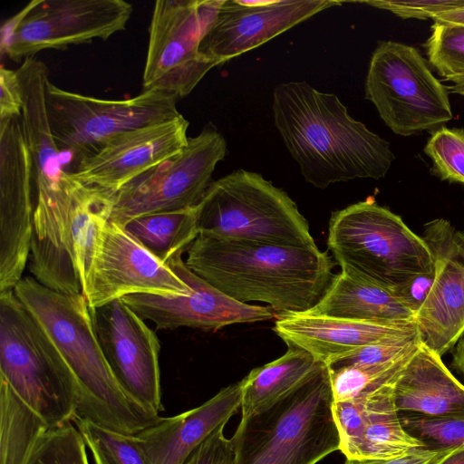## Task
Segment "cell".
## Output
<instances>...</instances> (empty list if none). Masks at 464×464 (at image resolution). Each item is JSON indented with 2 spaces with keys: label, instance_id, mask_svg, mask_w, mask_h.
Here are the masks:
<instances>
[{
  "label": "cell",
  "instance_id": "1",
  "mask_svg": "<svg viewBox=\"0 0 464 464\" xmlns=\"http://www.w3.org/2000/svg\"><path fill=\"white\" fill-rule=\"evenodd\" d=\"M272 112L301 175L317 188L355 179H380L395 159L390 143L353 118L337 95L305 81L277 84Z\"/></svg>",
  "mask_w": 464,
  "mask_h": 464
},
{
  "label": "cell",
  "instance_id": "2",
  "mask_svg": "<svg viewBox=\"0 0 464 464\" xmlns=\"http://www.w3.org/2000/svg\"><path fill=\"white\" fill-rule=\"evenodd\" d=\"M14 292L37 321L70 372L74 419H83L129 435L161 420L121 388L97 339L85 296L64 295L23 277ZM73 419V420H74Z\"/></svg>",
  "mask_w": 464,
  "mask_h": 464
},
{
  "label": "cell",
  "instance_id": "3",
  "mask_svg": "<svg viewBox=\"0 0 464 464\" xmlns=\"http://www.w3.org/2000/svg\"><path fill=\"white\" fill-rule=\"evenodd\" d=\"M187 266L240 303L263 302L277 317L306 313L325 294L334 263L318 247H298L198 236Z\"/></svg>",
  "mask_w": 464,
  "mask_h": 464
},
{
  "label": "cell",
  "instance_id": "4",
  "mask_svg": "<svg viewBox=\"0 0 464 464\" xmlns=\"http://www.w3.org/2000/svg\"><path fill=\"white\" fill-rule=\"evenodd\" d=\"M329 368L324 364L295 391L240 422L233 464H316L340 450Z\"/></svg>",
  "mask_w": 464,
  "mask_h": 464
},
{
  "label": "cell",
  "instance_id": "5",
  "mask_svg": "<svg viewBox=\"0 0 464 464\" xmlns=\"http://www.w3.org/2000/svg\"><path fill=\"white\" fill-rule=\"evenodd\" d=\"M195 210L198 236L317 247L295 202L256 172L238 169L212 181Z\"/></svg>",
  "mask_w": 464,
  "mask_h": 464
},
{
  "label": "cell",
  "instance_id": "6",
  "mask_svg": "<svg viewBox=\"0 0 464 464\" xmlns=\"http://www.w3.org/2000/svg\"><path fill=\"white\" fill-rule=\"evenodd\" d=\"M327 246L341 269L392 289L434 270L429 246L372 198L332 213Z\"/></svg>",
  "mask_w": 464,
  "mask_h": 464
},
{
  "label": "cell",
  "instance_id": "7",
  "mask_svg": "<svg viewBox=\"0 0 464 464\" xmlns=\"http://www.w3.org/2000/svg\"><path fill=\"white\" fill-rule=\"evenodd\" d=\"M0 380L49 429L73 420L75 406L68 368L14 290L0 292Z\"/></svg>",
  "mask_w": 464,
  "mask_h": 464
},
{
  "label": "cell",
  "instance_id": "8",
  "mask_svg": "<svg viewBox=\"0 0 464 464\" xmlns=\"http://www.w3.org/2000/svg\"><path fill=\"white\" fill-rule=\"evenodd\" d=\"M449 91L413 46L381 41L372 53L364 97L397 135L435 130L452 119Z\"/></svg>",
  "mask_w": 464,
  "mask_h": 464
},
{
  "label": "cell",
  "instance_id": "9",
  "mask_svg": "<svg viewBox=\"0 0 464 464\" xmlns=\"http://www.w3.org/2000/svg\"><path fill=\"white\" fill-rule=\"evenodd\" d=\"M179 99L160 91H142L124 100H105L63 90L50 80L46 105L52 132L71 159L70 172L82 159L96 152L112 137L181 115Z\"/></svg>",
  "mask_w": 464,
  "mask_h": 464
},
{
  "label": "cell",
  "instance_id": "10",
  "mask_svg": "<svg viewBox=\"0 0 464 464\" xmlns=\"http://www.w3.org/2000/svg\"><path fill=\"white\" fill-rule=\"evenodd\" d=\"M223 0H158L149 26L142 91H160L179 100L220 65L200 51Z\"/></svg>",
  "mask_w": 464,
  "mask_h": 464
},
{
  "label": "cell",
  "instance_id": "11",
  "mask_svg": "<svg viewBox=\"0 0 464 464\" xmlns=\"http://www.w3.org/2000/svg\"><path fill=\"white\" fill-rule=\"evenodd\" d=\"M132 12L123 0H33L3 24L1 53L22 63L44 50L107 40L125 30Z\"/></svg>",
  "mask_w": 464,
  "mask_h": 464
},
{
  "label": "cell",
  "instance_id": "12",
  "mask_svg": "<svg viewBox=\"0 0 464 464\" xmlns=\"http://www.w3.org/2000/svg\"><path fill=\"white\" fill-rule=\"evenodd\" d=\"M227 153L224 137L211 124L177 155L111 192L109 219L125 226L134 218L196 207Z\"/></svg>",
  "mask_w": 464,
  "mask_h": 464
},
{
  "label": "cell",
  "instance_id": "13",
  "mask_svg": "<svg viewBox=\"0 0 464 464\" xmlns=\"http://www.w3.org/2000/svg\"><path fill=\"white\" fill-rule=\"evenodd\" d=\"M190 287L109 216L99 223L83 274L82 295L93 310L129 295H181Z\"/></svg>",
  "mask_w": 464,
  "mask_h": 464
},
{
  "label": "cell",
  "instance_id": "14",
  "mask_svg": "<svg viewBox=\"0 0 464 464\" xmlns=\"http://www.w3.org/2000/svg\"><path fill=\"white\" fill-rule=\"evenodd\" d=\"M33 160L21 120H0V292L23 278L33 234Z\"/></svg>",
  "mask_w": 464,
  "mask_h": 464
},
{
  "label": "cell",
  "instance_id": "15",
  "mask_svg": "<svg viewBox=\"0 0 464 464\" xmlns=\"http://www.w3.org/2000/svg\"><path fill=\"white\" fill-rule=\"evenodd\" d=\"M91 311V310H90ZM94 331L110 368L124 392L144 408L160 413V341L122 299L91 311Z\"/></svg>",
  "mask_w": 464,
  "mask_h": 464
},
{
  "label": "cell",
  "instance_id": "16",
  "mask_svg": "<svg viewBox=\"0 0 464 464\" xmlns=\"http://www.w3.org/2000/svg\"><path fill=\"white\" fill-rule=\"evenodd\" d=\"M179 253L168 261L169 268L189 287L186 295L135 294L122 301L158 330L189 327L203 331L227 325L267 321L276 313L268 306L244 304L232 299L192 272Z\"/></svg>",
  "mask_w": 464,
  "mask_h": 464
},
{
  "label": "cell",
  "instance_id": "17",
  "mask_svg": "<svg viewBox=\"0 0 464 464\" xmlns=\"http://www.w3.org/2000/svg\"><path fill=\"white\" fill-rule=\"evenodd\" d=\"M423 228L436 276L415 321L423 343L442 357L464 331V230L445 218Z\"/></svg>",
  "mask_w": 464,
  "mask_h": 464
},
{
  "label": "cell",
  "instance_id": "18",
  "mask_svg": "<svg viewBox=\"0 0 464 464\" xmlns=\"http://www.w3.org/2000/svg\"><path fill=\"white\" fill-rule=\"evenodd\" d=\"M189 122L170 121L121 132L78 161L71 177L112 193L147 170L179 154L188 143Z\"/></svg>",
  "mask_w": 464,
  "mask_h": 464
},
{
  "label": "cell",
  "instance_id": "19",
  "mask_svg": "<svg viewBox=\"0 0 464 464\" xmlns=\"http://www.w3.org/2000/svg\"><path fill=\"white\" fill-rule=\"evenodd\" d=\"M342 4L331 0H223L200 51L222 64Z\"/></svg>",
  "mask_w": 464,
  "mask_h": 464
},
{
  "label": "cell",
  "instance_id": "20",
  "mask_svg": "<svg viewBox=\"0 0 464 464\" xmlns=\"http://www.w3.org/2000/svg\"><path fill=\"white\" fill-rule=\"evenodd\" d=\"M397 381L351 400L334 401L340 450L346 459H391L425 447L402 426L394 397Z\"/></svg>",
  "mask_w": 464,
  "mask_h": 464
},
{
  "label": "cell",
  "instance_id": "21",
  "mask_svg": "<svg viewBox=\"0 0 464 464\" xmlns=\"http://www.w3.org/2000/svg\"><path fill=\"white\" fill-rule=\"evenodd\" d=\"M274 331L287 346L303 349L327 366L362 346L419 333L416 321L382 324L308 312L278 316Z\"/></svg>",
  "mask_w": 464,
  "mask_h": 464
},
{
  "label": "cell",
  "instance_id": "22",
  "mask_svg": "<svg viewBox=\"0 0 464 464\" xmlns=\"http://www.w3.org/2000/svg\"><path fill=\"white\" fill-rule=\"evenodd\" d=\"M241 381L221 389L203 404L169 418H161L138 434L151 464H182L219 426L241 409Z\"/></svg>",
  "mask_w": 464,
  "mask_h": 464
},
{
  "label": "cell",
  "instance_id": "23",
  "mask_svg": "<svg viewBox=\"0 0 464 464\" xmlns=\"http://www.w3.org/2000/svg\"><path fill=\"white\" fill-rule=\"evenodd\" d=\"M22 87L21 125L33 160L34 183L37 190L55 189L73 182L65 157L53 138L46 105V84L50 72L35 58H25L16 70Z\"/></svg>",
  "mask_w": 464,
  "mask_h": 464
},
{
  "label": "cell",
  "instance_id": "24",
  "mask_svg": "<svg viewBox=\"0 0 464 464\" xmlns=\"http://www.w3.org/2000/svg\"><path fill=\"white\" fill-rule=\"evenodd\" d=\"M394 397L400 414L464 419V384L423 342L398 379Z\"/></svg>",
  "mask_w": 464,
  "mask_h": 464
},
{
  "label": "cell",
  "instance_id": "25",
  "mask_svg": "<svg viewBox=\"0 0 464 464\" xmlns=\"http://www.w3.org/2000/svg\"><path fill=\"white\" fill-rule=\"evenodd\" d=\"M308 313L382 324L415 321V314L392 289L346 269L334 275L324 296Z\"/></svg>",
  "mask_w": 464,
  "mask_h": 464
},
{
  "label": "cell",
  "instance_id": "26",
  "mask_svg": "<svg viewBox=\"0 0 464 464\" xmlns=\"http://www.w3.org/2000/svg\"><path fill=\"white\" fill-rule=\"evenodd\" d=\"M279 358L253 369L242 383L241 419L256 414L295 391L324 363L294 346Z\"/></svg>",
  "mask_w": 464,
  "mask_h": 464
},
{
  "label": "cell",
  "instance_id": "27",
  "mask_svg": "<svg viewBox=\"0 0 464 464\" xmlns=\"http://www.w3.org/2000/svg\"><path fill=\"white\" fill-rule=\"evenodd\" d=\"M125 228L161 262L188 250L198 237L195 207L132 219Z\"/></svg>",
  "mask_w": 464,
  "mask_h": 464
},
{
  "label": "cell",
  "instance_id": "28",
  "mask_svg": "<svg viewBox=\"0 0 464 464\" xmlns=\"http://www.w3.org/2000/svg\"><path fill=\"white\" fill-rule=\"evenodd\" d=\"M44 420L0 380V464H27Z\"/></svg>",
  "mask_w": 464,
  "mask_h": 464
},
{
  "label": "cell",
  "instance_id": "29",
  "mask_svg": "<svg viewBox=\"0 0 464 464\" xmlns=\"http://www.w3.org/2000/svg\"><path fill=\"white\" fill-rule=\"evenodd\" d=\"M419 347L383 364L328 367L334 401L351 400L396 382Z\"/></svg>",
  "mask_w": 464,
  "mask_h": 464
},
{
  "label": "cell",
  "instance_id": "30",
  "mask_svg": "<svg viewBox=\"0 0 464 464\" xmlns=\"http://www.w3.org/2000/svg\"><path fill=\"white\" fill-rule=\"evenodd\" d=\"M72 421L95 464H151L136 435L124 434L83 419Z\"/></svg>",
  "mask_w": 464,
  "mask_h": 464
},
{
  "label": "cell",
  "instance_id": "31",
  "mask_svg": "<svg viewBox=\"0 0 464 464\" xmlns=\"http://www.w3.org/2000/svg\"><path fill=\"white\" fill-rule=\"evenodd\" d=\"M86 447L77 427L69 421L40 436L27 464H89Z\"/></svg>",
  "mask_w": 464,
  "mask_h": 464
},
{
  "label": "cell",
  "instance_id": "32",
  "mask_svg": "<svg viewBox=\"0 0 464 464\" xmlns=\"http://www.w3.org/2000/svg\"><path fill=\"white\" fill-rule=\"evenodd\" d=\"M425 46L429 63L443 81L464 76V26L436 24Z\"/></svg>",
  "mask_w": 464,
  "mask_h": 464
},
{
  "label": "cell",
  "instance_id": "33",
  "mask_svg": "<svg viewBox=\"0 0 464 464\" xmlns=\"http://www.w3.org/2000/svg\"><path fill=\"white\" fill-rule=\"evenodd\" d=\"M424 153L432 172L442 180L464 184V130L441 126L431 133Z\"/></svg>",
  "mask_w": 464,
  "mask_h": 464
},
{
  "label": "cell",
  "instance_id": "34",
  "mask_svg": "<svg viewBox=\"0 0 464 464\" xmlns=\"http://www.w3.org/2000/svg\"><path fill=\"white\" fill-rule=\"evenodd\" d=\"M406 431L425 447L450 449L464 445V419L437 418L420 414H401Z\"/></svg>",
  "mask_w": 464,
  "mask_h": 464
},
{
  "label": "cell",
  "instance_id": "35",
  "mask_svg": "<svg viewBox=\"0 0 464 464\" xmlns=\"http://www.w3.org/2000/svg\"><path fill=\"white\" fill-rule=\"evenodd\" d=\"M421 343L420 333L385 339L362 346L334 362L328 367L340 368L387 363L414 351Z\"/></svg>",
  "mask_w": 464,
  "mask_h": 464
},
{
  "label": "cell",
  "instance_id": "36",
  "mask_svg": "<svg viewBox=\"0 0 464 464\" xmlns=\"http://www.w3.org/2000/svg\"><path fill=\"white\" fill-rule=\"evenodd\" d=\"M392 13L402 19H433L448 10L464 5V0H372L362 2Z\"/></svg>",
  "mask_w": 464,
  "mask_h": 464
},
{
  "label": "cell",
  "instance_id": "37",
  "mask_svg": "<svg viewBox=\"0 0 464 464\" xmlns=\"http://www.w3.org/2000/svg\"><path fill=\"white\" fill-rule=\"evenodd\" d=\"M225 426L223 424L213 431L182 464H233V445L224 434Z\"/></svg>",
  "mask_w": 464,
  "mask_h": 464
},
{
  "label": "cell",
  "instance_id": "38",
  "mask_svg": "<svg viewBox=\"0 0 464 464\" xmlns=\"http://www.w3.org/2000/svg\"><path fill=\"white\" fill-rule=\"evenodd\" d=\"M23 93L17 71L0 69V120L21 117Z\"/></svg>",
  "mask_w": 464,
  "mask_h": 464
},
{
  "label": "cell",
  "instance_id": "39",
  "mask_svg": "<svg viewBox=\"0 0 464 464\" xmlns=\"http://www.w3.org/2000/svg\"><path fill=\"white\" fill-rule=\"evenodd\" d=\"M436 276L431 272L418 274L393 288L394 294L415 314L424 303Z\"/></svg>",
  "mask_w": 464,
  "mask_h": 464
},
{
  "label": "cell",
  "instance_id": "40",
  "mask_svg": "<svg viewBox=\"0 0 464 464\" xmlns=\"http://www.w3.org/2000/svg\"><path fill=\"white\" fill-rule=\"evenodd\" d=\"M464 446V445H462ZM462 446L450 449L418 448L410 453L391 459H350L344 464H441Z\"/></svg>",
  "mask_w": 464,
  "mask_h": 464
},
{
  "label": "cell",
  "instance_id": "41",
  "mask_svg": "<svg viewBox=\"0 0 464 464\" xmlns=\"http://www.w3.org/2000/svg\"><path fill=\"white\" fill-rule=\"evenodd\" d=\"M433 23L464 26V5L439 14Z\"/></svg>",
  "mask_w": 464,
  "mask_h": 464
},
{
  "label": "cell",
  "instance_id": "42",
  "mask_svg": "<svg viewBox=\"0 0 464 464\" xmlns=\"http://www.w3.org/2000/svg\"><path fill=\"white\" fill-rule=\"evenodd\" d=\"M453 348L451 367L464 378V331Z\"/></svg>",
  "mask_w": 464,
  "mask_h": 464
},
{
  "label": "cell",
  "instance_id": "43",
  "mask_svg": "<svg viewBox=\"0 0 464 464\" xmlns=\"http://www.w3.org/2000/svg\"><path fill=\"white\" fill-rule=\"evenodd\" d=\"M449 82H451L450 86H447L449 92L464 97V76L451 79Z\"/></svg>",
  "mask_w": 464,
  "mask_h": 464
},
{
  "label": "cell",
  "instance_id": "44",
  "mask_svg": "<svg viewBox=\"0 0 464 464\" xmlns=\"http://www.w3.org/2000/svg\"><path fill=\"white\" fill-rule=\"evenodd\" d=\"M441 464H464V446L449 456Z\"/></svg>",
  "mask_w": 464,
  "mask_h": 464
}]
</instances>
